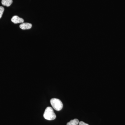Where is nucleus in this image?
<instances>
[{
    "label": "nucleus",
    "instance_id": "1",
    "mask_svg": "<svg viewBox=\"0 0 125 125\" xmlns=\"http://www.w3.org/2000/svg\"><path fill=\"white\" fill-rule=\"evenodd\" d=\"M44 118L48 120H53L56 118V115L53 109L50 107H48L45 109L43 114Z\"/></svg>",
    "mask_w": 125,
    "mask_h": 125
},
{
    "label": "nucleus",
    "instance_id": "2",
    "mask_svg": "<svg viewBox=\"0 0 125 125\" xmlns=\"http://www.w3.org/2000/svg\"><path fill=\"white\" fill-rule=\"evenodd\" d=\"M52 106L57 111H60L62 109L63 104L61 101L58 99L53 98L50 101Z\"/></svg>",
    "mask_w": 125,
    "mask_h": 125
},
{
    "label": "nucleus",
    "instance_id": "3",
    "mask_svg": "<svg viewBox=\"0 0 125 125\" xmlns=\"http://www.w3.org/2000/svg\"><path fill=\"white\" fill-rule=\"evenodd\" d=\"M11 21L15 24L22 23L24 20L22 18H20L18 16H14L11 19Z\"/></svg>",
    "mask_w": 125,
    "mask_h": 125
},
{
    "label": "nucleus",
    "instance_id": "4",
    "mask_svg": "<svg viewBox=\"0 0 125 125\" xmlns=\"http://www.w3.org/2000/svg\"><path fill=\"white\" fill-rule=\"evenodd\" d=\"M32 27V24L28 23H23L20 25V28L22 30L30 29Z\"/></svg>",
    "mask_w": 125,
    "mask_h": 125
},
{
    "label": "nucleus",
    "instance_id": "5",
    "mask_svg": "<svg viewBox=\"0 0 125 125\" xmlns=\"http://www.w3.org/2000/svg\"><path fill=\"white\" fill-rule=\"evenodd\" d=\"M13 2L12 0H2L1 3L3 5L9 7L11 5Z\"/></svg>",
    "mask_w": 125,
    "mask_h": 125
},
{
    "label": "nucleus",
    "instance_id": "6",
    "mask_svg": "<svg viewBox=\"0 0 125 125\" xmlns=\"http://www.w3.org/2000/svg\"><path fill=\"white\" fill-rule=\"evenodd\" d=\"M79 123V121L78 119H74L71 120L69 122L67 123V125H78Z\"/></svg>",
    "mask_w": 125,
    "mask_h": 125
},
{
    "label": "nucleus",
    "instance_id": "7",
    "mask_svg": "<svg viewBox=\"0 0 125 125\" xmlns=\"http://www.w3.org/2000/svg\"><path fill=\"white\" fill-rule=\"evenodd\" d=\"M4 10V8L2 6H0V19L2 17Z\"/></svg>",
    "mask_w": 125,
    "mask_h": 125
},
{
    "label": "nucleus",
    "instance_id": "8",
    "mask_svg": "<svg viewBox=\"0 0 125 125\" xmlns=\"http://www.w3.org/2000/svg\"><path fill=\"white\" fill-rule=\"evenodd\" d=\"M79 125H89L88 124L84 123L83 121H80V122H79Z\"/></svg>",
    "mask_w": 125,
    "mask_h": 125
}]
</instances>
